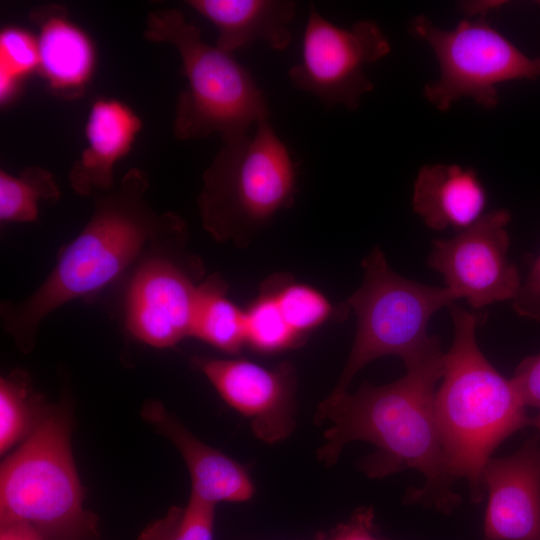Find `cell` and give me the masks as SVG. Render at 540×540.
Masks as SVG:
<instances>
[{
  "label": "cell",
  "mask_w": 540,
  "mask_h": 540,
  "mask_svg": "<svg viewBox=\"0 0 540 540\" xmlns=\"http://www.w3.org/2000/svg\"><path fill=\"white\" fill-rule=\"evenodd\" d=\"M143 37L176 48L187 87L178 97L173 132L181 141L219 134L222 141L269 119L266 98L252 74L232 54L203 41L200 29L175 8L148 13Z\"/></svg>",
  "instance_id": "cell-5"
},
{
  "label": "cell",
  "mask_w": 540,
  "mask_h": 540,
  "mask_svg": "<svg viewBox=\"0 0 540 540\" xmlns=\"http://www.w3.org/2000/svg\"><path fill=\"white\" fill-rule=\"evenodd\" d=\"M52 407L37 394L21 370L0 379V453L26 440Z\"/></svg>",
  "instance_id": "cell-20"
},
{
  "label": "cell",
  "mask_w": 540,
  "mask_h": 540,
  "mask_svg": "<svg viewBox=\"0 0 540 540\" xmlns=\"http://www.w3.org/2000/svg\"><path fill=\"white\" fill-rule=\"evenodd\" d=\"M390 51V42L376 22L361 20L350 28L339 27L311 4L301 59L289 69L288 77L326 107L355 110L362 95L373 89L365 68Z\"/></svg>",
  "instance_id": "cell-9"
},
{
  "label": "cell",
  "mask_w": 540,
  "mask_h": 540,
  "mask_svg": "<svg viewBox=\"0 0 540 540\" xmlns=\"http://www.w3.org/2000/svg\"><path fill=\"white\" fill-rule=\"evenodd\" d=\"M487 506L483 540H540V440L491 458L482 475Z\"/></svg>",
  "instance_id": "cell-13"
},
{
  "label": "cell",
  "mask_w": 540,
  "mask_h": 540,
  "mask_svg": "<svg viewBox=\"0 0 540 540\" xmlns=\"http://www.w3.org/2000/svg\"><path fill=\"white\" fill-rule=\"evenodd\" d=\"M39 67L37 37L15 26L0 33V101L7 104L17 94L23 78Z\"/></svg>",
  "instance_id": "cell-25"
},
{
  "label": "cell",
  "mask_w": 540,
  "mask_h": 540,
  "mask_svg": "<svg viewBox=\"0 0 540 540\" xmlns=\"http://www.w3.org/2000/svg\"><path fill=\"white\" fill-rule=\"evenodd\" d=\"M361 267L362 283L344 301L356 315V334L332 394L348 391L355 375L377 358L395 355L405 366L420 359L439 341L428 334L429 321L456 301L445 286L422 284L396 273L379 246L363 258Z\"/></svg>",
  "instance_id": "cell-7"
},
{
  "label": "cell",
  "mask_w": 540,
  "mask_h": 540,
  "mask_svg": "<svg viewBox=\"0 0 540 540\" xmlns=\"http://www.w3.org/2000/svg\"><path fill=\"white\" fill-rule=\"evenodd\" d=\"M326 540H384L375 533L372 507L356 510L350 519L340 523L326 535Z\"/></svg>",
  "instance_id": "cell-28"
},
{
  "label": "cell",
  "mask_w": 540,
  "mask_h": 540,
  "mask_svg": "<svg viewBox=\"0 0 540 540\" xmlns=\"http://www.w3.org/2000/svg\"><path fill=\"white\" fill-rule=\"evenodd\" d=\"M409 32L427 43L437 59L439 78L424 86L423 95L440 111L461 98L496 108L497 85L540 77V58L526 56L484 18L464 19L444 30L420 14L410 20Z\"/></svg>",
  "instance_id": "cell-8"
},
{
  "label": "cell",
  "mask_w": 540,
  "mask_h": 540,
  "mask_svg": "<svg viewBox=\"0 0 540 540\" xmlns=\"http://www.w3.org/2000/svg\"><path fill=\"white\" fill-rule=\"evenodd\" d=\"M512 307L519 317L540 322V255L522 281Z\"/></svg>",
  "instance_id": "cell-26"
},
{
  "label": "cell",
  "mask_w": 540,
  "mask_h": 540,
  "mask_svg": "<svg viewBox=\"0 0 540 540\" xmlns=\"http://www.w3.org/2000/svg\"><path fill=\"white\" fill-rule=\"evenodd\" d=\"M186 244H174L147 256L128 286L126 327L150 346L173 347L191 336L204 267L197 256L186 251Z\"/></svg>",
  "instance_id": "cell-10"
},
{
  "label": "cell",
  "mask_w": 540,
  "mask_h": 540,
  "mask_svg": "<svg viewBox=\"0 0 540 540\" xmlns=\"http://www.w3.org/2000/svg\"><path fill=\"white\" fill-rule=\"evenodd\" d=\"M141 413L181 454L191 479V497L215 506L253 497L255 486L246 467L197 439L162 403L148 400Z\"/></svg>",
  "instance_id": "cell-14"
},
{
  "label": "cell",
  "mask_w": 540,
  "mask_h": 540,
  "mask_svg": "<svg viewBox=\"0 0 540 540\" xmlns=\"http://www.w3.org/2000/svg\"><path fill=\"white\" fill-rule=\"evenodd\" d=\"M228 284L213 274L198 287L191 336L228 354H237L246 344L245 309L234 303Z\"/></svg>",
  "instance_id": "cell-19"
},
{
  "label": "cell",
  "mask_w": 540,
  "mask_h": 540,
  "mask_svg": "<svg viewBox=\"0 0 540 540\" xmlns=\"http://www.w3.org/2000/svg\"><path fill=\"white\" fill-rule=\"evenodd\" d=\"M448 309L453 341L435 392V420L449 474L467 480L472 500L480 503L487 462L503 441L531 426V417L511 378L501 375L479 348L480 316L455 303Z\"/></svg>",
  "instance_id": "cell-3"
},
{
  "label": "cell",
  "mask_w": 540,
  "mask_h": 540,
  "mask_svg": "<svg viewBox=\"0 0 540 540\" xmlns=\"http://www.w3.org/2000/svg\"><path fill=\"white\" fill-rule=\"evenodd\" d=\"M510 220L508 210H493L454 237L432 241L427 264L456 300L479 310L516 297L522 281L508 259Z\"/></svg>",
  "instance_id": "cell-11"
},
{
  "label": "cell",
  "mask_w": 540,
  "mask_h": 540,
  "mask_svg": "<svg viewBox=\"0 0 540 540\" xmlns=\"http://www.w3.org/2000/svg\"><path fill=\"white\" fill-rule=\"evenodd\" d=\"M444 367L440 340L420 359L405 366L399 379L381 386L364 382L354 392L330 393L317 407L315 421H329L318 460L333 466L346 444L366 441L373 454L359 468L370 478H384L406 469L425 479L421 489L408 496L412 502L450 512L460 502L451 487L434 413L437 384Z\"/></svg>",
  "instance_id": "cell-1"
},
{
  "label": "cell",
  "mask_w": 540,
  "mask_h": 540,
  "mask_svg": "<svg viewBox=\"0 0 540 540\" xmlns=\"http://www.w3.org/2000/svg\"><path fill=\"white\" fill-rule=\"evenodd\" d=\"M531 426L535 427L540 432V410L535 417H531Z\"/></svg>",
  "instance_id": "cell-30"
},
{
  "label": "cell",
  "mask_w": 540,
  "mask_h": 540,
  "mask_svg": "<svg viewBox=\"0 0 540 540\" xmlns=\"http://www.w3.org/2000/svg\"><path fill=\"white\" fill-rule=\"evenodd\" d=\"M61 192L53 174L40 167L29 166L19 175L0 171V220L7 222H34L38 218L41 200L56 203Z\"/></svg>",
  "instance_id": "cell-22"
},
{
  "label": "cell",
  "mask_w": 540,
  "mask_h": 540,
  "mask_svg": "<svg viewBox=\"0 0 540 540\" xmlns=\"http://www.w3.org/2000/svg\"><path fill=\"white\" fill-rule=\"evenodd\" d=\"M526 407L540 410V353L524 358L511 378Z\"/></svg>",
  "instance_id": "cell-27"
},
{
  "label": "cell",
  "mask_w": 540,
  "mask_h": 540,
  "mask_svg": "<svg viewBox=\"0 0 540 540\" xmlns=\"http://www.w3.org/2000/svg\"><path fill=\"white\" fill-rule=\"evenodd\" d=\"M141 127V119L125 103L96 99L85 126L87 147L69 173L72 189L87 197L113 188L114 165L130 152Z\"/></svg>",
  "instance_id": "cell-16"
},
{
  "label": "cell",
  "mask_w": 540,
  "mask_h": 540,
  "mask_svg": "<svg viewBox=\"0 0 540 540\" xmlns=\"http://www.w3.org/2000/svg\"><path fill=\"white\" fill-rule=\"evenodd\" d=\"M65 408L52 407L1 463L0 524L26 522L46 540H99L98 517L84 507Z\"/></svg>",
  "instance_id": "cell-6"
},
{
  "label": "cell",
  "mask_w": 540,
  "mask_h": 540,
  "mask_svg": "<svg viewBox=\"0 0 540 540\" xmlns=\"http://www.w3.org/2000/svg\"><path fill=\"white\" fill-rule=\"evenodd\" d=\"M296 192L293 158L265 119L252 134L222 141L203 173L197 204L203 228L216 242L245 248L294 204Z\"/></svg>",
  "instance_id": "cell-4"
},
{
  "label": "cell",
  "mask_w": 540,
  "mask_h": 540,
  "mask_svg": "<svg viewBox=\"0 0 540 540\" xmlns=\"http://www.w3.org/2000/svg\"><path fill=\"white\" fill-rule=\"evenodd\" d=\"M38 27V72L56 96L72 100L85 93L95 67L90 37L68 17L62 5H39L31 10Z\"/></svg>",
  "instance_id": "cell-15"
},
{
  "label": "cell",
  "mask_w": 540,
  "mask_h": 540,
  "mask_svg": "<svg viewBox=\"0 0 540 540\" xmlns=\"http://www.w3.org/2000/svg\"><path fill=\"white\" fill-rule=\"evenodd\" d=\"M215 508L190 496L185 506H173L148 524L138 540H214Z\"/></svg>",
  "instance_id": "cell-24"
},
{
  "label": "cell",
  "mask_w": 540,
  "mask_h": 540,
  "mask_svg": "<svg viewBox=\"0 0 540 540\" xmlns=\"http://www.w3.org/2000/svg\"><path fill=\"white\" fill-rule=\"evenodd\" d=\"M0 540H46L32 525L26 522L0 524Z\"/></svg>",
  "instance_id": "cell-29"
},
{
  "label": "cell",
  "mask_w": 540,
  "mask_h": 540,
  "mask_svg": "<svg viewBox=\"0 0 540 540\" xmlns=\"http://www.w3.org/2000/svg\"><path fill=\"white\" fill-rule=\"evenodd\" d=\"M312 540H326V534H318Z\"/></svg>",
  "instance_id": "cell-31"
},
{
  "label": "cell",
  "mask_w": 540,
  "mask_h": 540,
  "mask_svg": "<svg viewBox=\"0 0 540 540\" xmlns=\"http://www.w3.org/2000/svg\"><path fill=\"white\" fill-rule=\"evenodd\" d=\"M487 194L476 171L457 164H426L416 176L412 208L435 231L460 232L485 213Z\"/></svg>",
  "instance_id": "cell-17"
},
{
  "label": "cell",
  "mask_w": 540,
  "mask_h": 540,
  "mask_svg": "<svg viewBox=\"0 0 540 540\" xmlns=\"http://www.w3.org/2000/svg\"><path fill=\"white\" fill-rule=\"evenodd\" d=\"M187 5L218 31L216 47L233 54L262 41L274 50L288 47L296 4L291 0H189Z\"/></svg>",
  "instance_id": "cell-18"
},
{
  "label": "cell",
  "mask_w": 540,
  "mask_h": 540,
  "mask_svg": "<svg viewBox=\"0 0 540 540\" xmlns=\"http://www.w3.org/2000/svg\"><path fill=\"white\" fill-rule=\"evenodd\" d=\"M268 279L285 321L304 339L329 320L347 316L349 309L344 302L333 305L318 289L296 282L288 273H276Z\"/></svg>",
  "instance_id": "cell-21"
},
{
  "label": "cell",
  "mask_w": 540,
  "mask_h": 540,
  "mask_svg": "<svg viewBox=\"0 0 540 540\" xmlns=\"http://www.w3.org/2000/svg\"><path fill=\"white\" fill-rule=\"evenodd\" d=\"M192 361L220 397L249 420L258 439L275 444L293 432L297 379L291 363L267 368L242 358L196 356Z\"/></svg>",
  "instance_id": "cell-12"
},
{
  "label": "cell",
  "mask_w": 540,
  "mask_h": 540,
  "mask_svg": "<svg viewBox=\"0 0 540 540\" xmlns=\"http://www.w3.org/2000/svg\"><path fill=\"white\" fill-rule=\"evenodd\" d=\"M148 188L147 173L131 168L113 188L95 192L90 220L44 282L26 299L1 304V325L21 350L32 349L40 323L60 306L103 289L140 257L188 241L186 222L155 212L145 198Z\"/></svg>",
  "instance_id": "cell-2"
},
{
  "label": "cell",
  "mask_w": 540,
  "mask_h": 540,
  "mask_svg": "<svg viewBox=\"0 0 540 540\" xmlns=\"http://www.w3.org/2000/svg\"><path fill=\"white\" fill-rule=\"evenodd\" d=\"M246 344L261 353L299 347L305 341L285 321L268 278L245 309Z\"/></svg>",
  "instance_id": "cell-23"
}]
</instances>
